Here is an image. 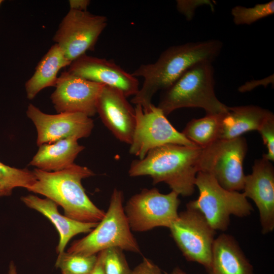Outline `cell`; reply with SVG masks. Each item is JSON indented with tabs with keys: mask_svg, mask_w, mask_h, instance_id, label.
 Instances as JSON below:
<instances>
[{
	"mask_svg": "<svg viewBox=\"0 0 274 274\" xmlns=\"http://www.w3.org/2000/svg\"><path fill=\"white\" fill-rule=\"evenodd\" d=\"M223 46L217 39L189 42L173 46L163 51L154 63L143 64L131 74L144 79L143 85L131 99L144 111L150 109L155 93L170 87L187 70L202 61L213 62Z\"/></svg>",
	"mask_w": 274,
	"mask_h": 274,
	"instance_id": "cell-1",
	"label": "cell"
},
{
	"mask_svg": "<svg viewBox=\"0 0 274 274\" xmlns=\"http://www.w3.org/2000/svg\"><path fill=\"white\" fill-rule=\"evenodd\" d=\"M201 150L198 147L174 144L156 147L143 159L133 160L128 175L150 176L153 184L165 183L179 195L190 196L194 191Z\"/></svg>",
	"mask_w": 274,
	"mask_h": 274,
	"instance_id": "cell-2",
	"label": "cell"
},
{
	"mask_svg": "<svg viewBox=\"0 0 274 274\" xmlns=\"http://www.w3.org/2000/svg\"><path fill=\"white\" fill-rule=\"evenodd\" d=\"M36 180L27 190L45 196L61 206L64 215L73 220L98 223L105 211L90 199L82 185V180L95 175L86 166L73 164L57 172L32 170Z\"/></svg>",
	"mask_w": 274,
	"mask_h": 274,
	"instance_id": "cell-3",
	"label": "cell"
},
{
	"mask_svg": "<svg viewBox=\"0 0 274 274\" xmlns=\"http://www.w3.org/2000/svg\"><path fill=\"white\" fill-rule=\"evenodd\" d=\"M215 85L212 62H199L162 91L157 107L166 116L177 109L184 108H201L209 115L225 113L228 107L217 97Z\"/></svg>",
	"mask_w": 274,
	"mask_h": 274,
	"instance_id": "cell-4",
	"label": "cell"
},
{
	"mask_svg": "<svg viewBox=\"0 0 274 274\" xmlns=\"http://www.w3.org/2000/svg\"><path fill=\"white\" fill-rule=\"evenodd\" d=\"M123 191L115 188L103 218L88 234L75 241L67 250L72 254L88 256L111 248L141 253L126 216Z\"/></svg>",
	"mask_w": 274,
	"mask_h": 274,
	"instance_id": "cell-5",
	"label": "cell"
},
{
	"mask_svg": "<svg viewBox=\"0 0 274 274\" xmlns=\"http://www.w3.org/2000/svg\"><path fill=\"white\" fill-rule=\"evenodd\" d=\"M195 186L198 189V197L186 207L199 211L216 231L227 230L231 215L244 217L253 211L243 193L224 189L210 174L198 172Z\"/></svg>",
	"mask_w": 274,
	"mask_h": 274,
	"instance_id": "cell-6",
	"label": "cell"
},
{
	"mask_svg": "<svg viewBox=\"0 0 274 274\" xmlns=\"http://www.w3.org/2000/svg\"><path fill=\"white\" fill-rule=\"evenodd\" d=\"M247 151V141L242 136L231 140H217L201 148L198 172L210 174L226 190L241 191L246 176L243 163Z\"/></svg>",
	"mask_w": 274,
	"mask_h": 274,
	"instance_id": "cell-7",
	"label": "cell"
},
{
	"mask_svg": "<svg viewBox=\"0 0 274 274\" xmlns=\"http://www.w3.org/2000/svg\"><path fill=\"white\" fill-rule=\"evenodd\" d=\"M179 195L163 194L156 188L143 189L132 195L124 207L131 230L144 232L159 227L168 228L178 216Z\"/></svg>",
	"mask_w": 274,
	"mask_h": 274,
	"instance_id": "cell-8",
	"label": "cell"
},
{
	"mask_svg": "<svg viewBox=\"0 0 274 274\" xmlns=\"http://www.w3.org/2000/svg\"><path fill=\"white\" fill-rule=\"evenodd\" d=\"M171 236L189 261L210 268L216 231L197 210L186 207L169 227Z\"/></svg>",
	"mask_w": 274,
	"mask_h": 274,
	"instance_id": "cell-9",
	"label": "cell"
},
{
	"mask_svg": "<svg viewBox=\"0 0 274 274\" xmlns=\"http://www.w3.org/2000/svg\"><path fill=\"white\" fill-rule=\"evenodd\" d=\"M107 22L105 16L70 9L60 22L53 40L64 56L72 62L86 51L94 49Z\"/></svg>",
	"mask_w": 274,
	"mask_h": 274,
	"instance_id": "cell-10",
	"label": "cell"
},
{
	"mask_svg": "<svg viewBox=\"0 0 274 274\" xmlns=\"http://www.w3.org/2000/svg\"><path fill=\"white\" fill-rule=\"evenodd\" d=\"M134 110L136 123L130 154L141 159L151 150L166 144L197 147L178 131L162 111L153 104L148 111H144L140 105H136Z\"/></svg>",
	"mask_w": 274,
	"mask_h": 274,
	"instance_id": "cell-11",
	"label": "cell"
},
{
	"mask_svg": "<svg viewBox=\"0 0 274 274\" xmlns=\"http://www.w3.org/2000/svg\"><path fill=\"white\" fill-rule=\"evenodd\" d=\"M26 113L36 127L38 146L68 138L77 140L87 138L94 127L93 120L83 113L50 115L44 113L31 104L28 105Z\"/></svg>",
	"mask_w": 274,
	"mask_h": 274,
	"instance_id": "cell-12",
	"label": "cell"
},
{
	"mask_svg": "<svg viewBox=\"0 0 274 274\" xmlns=\"http://www.w3.org/2000/svg\"><path fill=\"white\" fill-rule=\"evenodd\" d=\"M104 85L65 71L58 77L50 98L58 113H81L91 117L96 113L97 100Z\"/></svg>",
	"mask_w": 274,
	"mask_h": 274,
	"instance_id": "cell-13",
	"label": "cell"
},
{
	"mask_svg": "<svg viewBox=\"0 0 274 274\" xmlns=\"http://www.w3.org/2000/svg\"><path fill=\"white\" fill-rule=\"evenodd\" d=\"M67 72L85 80L116 88L126 97L139 91V82L113 60L86 54L73 61Z\"/></svg>",
	"mask_w": 274,
	"mask_h": 274,
	"instance_id": "cell-14",
	"label": "cell"
},
{
	"mask_svg": "<svg viewBox=\"0 0 274 274\" xmlns=\"http://www.w3.org/2000/svg\"><path fill=\"white\" fill-rule=\"evenodd\" d=\"M244 195L251 199L258 208L262 234L274 229V167L262 157L255 160L252 172L245 176Z\"/></svg>",
	"mask_w": 274,
	"mask_h": 274,
	"instance_id": "cell-15",
	"label": "cell"
},
{
	"mask_svg": "<svg viewBox=\"0 0 274 274\" xmlns=\"http://www.w3.org/2000/svg\"><path fill=\"white\" fill-rule=\"evenodd\" d=\"M118 89L104 85L98 97L97 113L104 124L119 141L131 143L135 127L134 108Z\"/></svg>",
	"mask_w": 274,
	"mask_h": 274,
	"instance_id": "cell-16",
	"label": "cell"
},
{
	"mask_svg": "<svg viewBox=\"0 0 274 274\" xmlns=\"http://www.w3.org/2000/svg\"><path fill=\"white\" fill-rule=\"evenodd\" d=\"M21 199L27 207L41 213L54 225L59 235L58 254L64 251L72 237L80 233L90 232L98 223L80 222L61 215L58 211V205L48 198H41L30 194L21 197Z\"/></svg>",
	"mask_w": 274,
	"mask_h": 274,
	"instance_id": "cell-17",
	"label": "cell"
},
{
	"mask_svg": "<svg viewBox=\"0 0 274 274\" xmlns=\"http://www.w3.org/2000/svg\"><path fill=\"white\" fill-rule=\"evenodd\" d=\"M207 272L208 274H254V269L234 237L223 233L214 241Z\"/></svg>",
	"mask_w": 274,
	"mask_h": 274,
	"instance_id": "cell-18",
	"label": "cell"
},
{
	"mask_svg": "<svg viewBox=\"0 0 274 274\" xmlns=\"http://www.w3.org/2000/svg\"><path fill=\"white\" fill-rule=\"evenodd\" d=\"M273 115L268 110L252 105L228 107V111L220 115L218 140H231L250 131H258Z\"/></svg>",
	"mask_w": 274,
	"mask_h": 274,
	"instance_id": "cell-19",
	"label": "cell"
},
{
	"mask_svg": "<svg viewBox=\"0 0 274 274\" xmlns=\"http://www.w3.org/2000/svg\"><path fill=\"white\" fill-rule=\"evenodd\" d=\"M30 161V165L46 172H57L68 167L85 147L78 140L68 138L43 144Z\"/></svg>",
	"mask_w": 274,
	"mask_h": 274,
	"instance_id": "cell-20",
	"label": "cell"
},
{
	"mask_svg": "<svg viewBox=\"0 0 274 274\" xmlns=\"http://www.w3.org/2000/svg\"><path fill=\"white\" fill-rule=\"evenodd\" d=\"M71 62L56 44L52 45L38 63L32 76L25 84L27 98L32 99L45 88L55 87L59 71L69 66Z\"/></svg>",
	"mask_w": 274,
	"mask_h": 274,
	"instance_id": "cell-21",
	"label": "cell"
},
{
	"mask_svg": "<svg viewBox=\"0 0 274 274\" xmlns=\"http://www.w3.org/2000/svg\"><path fill=\"white\" fill-rule=\"evenodd\" d=\"M220 115L207 114L202 118L193 119L182 132L197 147L205 148L219 139Z\"/></svg>",
	"mask_w": 274,
	"mask_h": 274,
	"instance_id": "cell-22",
	"label": "cell"
},
{
	"mask_svg": "<svg viewBox=\"0 0 274 274\" xmlns=\"http://www.w3.org/2000/svg\"><path fill=\"white\" fill-rule=\"evenodd\" d=\"M97 255L88 256L69 254H58L55 266L65 274H90L94 268Z\"/></svg>",
	"mask_w": 274,
	"mask_h": 274,
	"instance_id": "cell-23",
	"label": "cell"
},
{
	"mask_svg": "<svg viewBox=\"0 0 274 274\" xmlns=\"http://www.w3.org/2000/svg\"><path fill=\"white\" fill-rule=\"evenodd\" d=\"M36 180L32 171L6 165L0 161V185L9 194L16 187L28 189Z\"/></svg>",
	"mask_w": 274,
	"mask_h": 274,
	"instance_id": "cell-24",
	"label": "cell"
},
{
	"mask_svg": "<svg viewBox=\"0 0 274 274\" xmlns=\"http://www.w3.org/2000/svg\"><path fill=\"white\" fill-rule=\"evenodd\" d=\"M273 13V0L265 3L257 4L252 7L236 6L231 10L233 22L237 25H251Z\"/></svg>",
	"mask_w": 274,
	"mask_h": 274,
	"instance_id": "cell-25",
	"label": "cell"
},
{
	"mask_svg": "<svg viewBox=\"0 0 274 274\" xmlns=\"http://www.w3.org/2000/svg\"><path fill=\"white\" fill-rule=\"evenodd\" d=\"M123 251L118 248H111L103 251L105 274H132Z\"/></svg>",
	"mask_w": 274,
	"mask_h": 274,
	"instance_id": "cell-26",
	"label": "cell"
},
{
	"mask_svg": "<svg viewBox=\"0 0 274 274\" xmlns=\"http://www.w3.org/2000/svg\"><path fill=\"white\" fill-rule=\"evenodd\" d=\"M266 146L267 152L262 157L269 160H274V115L267 119L258 130Z\"/></svg>",
	"mask_w": 274,
	"mask_h": 274,
	"instance_id": "cell-27",
	"label": "cell"
},
{
	"mask_svg": "<svg viewBox=\"0 0 274 274\" xmlns=\"http://www.w3.org/2000/svg\"><path fill=\"white\" fill-rule=\"evenodd\" d=\"M208 5L213 9V5L210 1H177L178 11L184 15L187 20H191L195 13L196 9L199 6Z\"/></svg>",
	"mask_w": 274,
	"mask_h": 274,
	"instance_id": "cell-28",
	"label": "cell"
},
{
	"mask_svg": "<svg viewBox=\"0 0 274 274\" xmlns=\"http://www.w3.org/2000/svg\"><path fill=\"white\" fill-rule=\"evenodd\" d=\"M132 274H162L159 267L145 257L133 270Z\"/></svg>",
	"mask_w": 274,
	"mask_h": 274,
	"instance_id": "cell-29",
	"label": "cell"
},
{
	"mask_svg": "<svg viewBox=\"0 0 274 274\" xmlns=\"http://www.w3.org/2000/svg\"><path fill=\"white\" fill-rule=\"evenodd\" d=\"M273 77V76H270L267 78L264 79V80H259L258 83H256L255 80L247 82L239 87L238 91L241 92H245L251 90L254 88L256 85H264L265 84H268L269 83H271L272 81L273 82V78L272 79V77Z\"/></svg>",
	"mask_w": 274,
	"mask_h": 274,
	"instance_id": "cell-30",
	"label": "cell"
},
{
	"mask_svg": "<svg viewBox=\"0 0 274 274\" xmlns=\"http://www.w3.org/2000/svg\"><path fill=\"white\" fill-rule=\"evenodd\" d=\"M90 4L88 0H70L69 4L70 9L81 11H87V8Z\"/></svg>",
	"mask_w": 274,
	"mask_h": 274,
	"instance_id": "cell-31",
	"label": "cell"
},
{
	"mask_svg": "<svg viewBox=\"0 0 274 274\" xmlns=\"http://www.w3.org/2000/svg\"><path fill=\"white\" fill-rule=\"evenodd\" d=\"M96 264L90 274H105L103 266V251L97 254Z\"/></svg>",
	"mask_w": 274,
	"mask_h": 274,
	"instance_id": "cell-32",
	"label": "cell"
},
{
	"mask_svg": "<svg viewBox=\"0 0 274 274\" xmlns=\"http://www.w3.org/2000/svg\"><path fill=\"white\" fill-rule=\"evenodd\" d=\"M7 274H17L16 266L12 261L10 264L9 270Z\"/></svg>",
	"mask_w": 274,
	"mask_h": 274,
	"instance_id": "cell-33",
	"label": "cell"
},
{
	"mask_svg": "<svg viewBox=\"0 0 274 274\" xmlns=\"http://www.w3.org/2000/svg\"><path fill=\"white\" fill-rule=\"evenodd\" d=\"M171 274H187L184 271L179 267H175L171 272Z\"/></svg>",
	"mask_w": 274,
	"mask_h": 274,
	"instance_id": "cell-34",
	"label": "cell"
},
{
	"mask_svg": "<svg viewBox=\"0 0 274 274\" xmlns=\"http://www.w3.org/2000/svg\"><path fill=\"white\" fill-rule=\"evenodd\" d=\"M10 195V194L0 185V197L4 196Z\"/></svg>",
	"mask_w": 274,
	"mask_h": 274,
	"instance_id": "cell-35",
	"label": "cell"
},
{
	"mask_svg": "<svg viewBox=\"0 0 274 274\" xmlns=\"http://www.w3.org/2000/svg\"><path fill=\"white\" fill-rule=\"evenodd\" d=\"M3 1L2 0H0V5H1V4L3 3Z\"/></svg>",
	"mask_w": 274,
	"mask_h": 274,
	"instance_id": "cell-36",
	"label": "cell"
},
{
	"mask_svg": "<svg viewBox=\"0 0 274 274\" xmlns=\"http://www.w3.org/2000/svg\"><path fill=\"white\" fill-rule=\"evenodd\" d=\"M62 274H65V273H62Z\"/></svg>",
	"mask_w": 274,
	"mask_h": 274,
	"instance_id": "cell-37",
	"label": "cell"
}]
</instances>
